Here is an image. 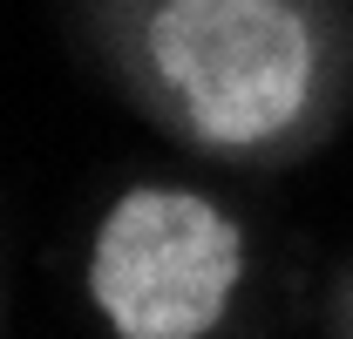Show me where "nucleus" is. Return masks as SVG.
I'll return each instance as SVG.
<instances>
[{"label":"nucleus","mask_w":353,"mask_h":339,"mask_svg":"<svg viewBox=\"0 0 353 339\" xmlns=\"http://www.w3.org/2000/svg\"><path fill=\"white\" fill-rule=\"evenodd\" d=\"M150 61L204 143L245 150L299 123L312 88V34L285 0H163Z\"/></svg>","instance_id":"nucleus-1"},{"label":"nucleus","mask_w":353,"mask_h":339,"mask_svg":"<svg viewBox=\"0 0 353 339\" xmlns=\"http://www.w3.org/2000/svg\"><path fill=\"white\" fill-rule=\"evenodd\" d=\"M245 278L238 224L190 190H130L95 231L88 292L116 339H204Z\"/></svg>","instance_id":"nucleus-2"}]
</instances>
